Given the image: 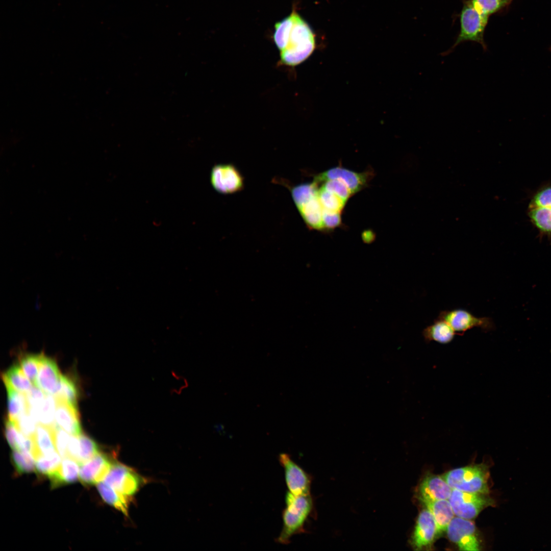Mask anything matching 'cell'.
Wrapping results in <instances>:
<instances>
[{"mask_svg": "<svg viewBox=\"0 0 551 551\" xmlns=\"http://www.w3.org/2000/svg\"><path fill=\"white\" fill-rule=\"evenodd\" d=\"M69 458H63L58 468L47 476L52 488L73 483L79 477L80 464Z\"/></svg>", "mask_w": 551, "mask_h": 551, "instance_id": "obj_18", "label": "cell"}, {"mask_svg": "<svg viewBox=\"0 0 551 551\" xmlns=\"http://www.w3.org/2000/svg\"><path fill=\"white\" fill-rule=\"evenodd\" d=\"M422 334L427 342L435 341L441 344L449 343L457 334L446 321L438 317L425 328Z\"/></svg>", "mask_w": 551, "mask_h": 551, "instance_id": "obj_20", "label": "cell"}, {"mask_svg": "<svg viewBox=\"0 0 551 551\" xmlns=\"http://www.w3.org/2000/svg\"><path fill=\"white\" fill-rule=\"evenodd\" d=\"M315 47V37L308 23L296 13L290 35L284 48L280 51L282 62L295 66L305 60Z\"/></svg>", "mask_w": 551, "mask_h": 551, "instance_id": "obj_2", "label": "cell"}, {"mask_svg": "<svg viewBox=\"0 0 551 551\" xmlns=\"http://www.w3.org/2000/svg\"><path fill=\"white\" fill-rule=\"evenodd\" d=\"M446 321L457 335H462L466 332L477 328L488 332L495 329L492 318L488 317H479L470 312L462 309L443 310L438 317Z\"/></svg>", "mask_w": 551, "mask_h": 551, "instance_id": "obj_6", "label": "cell"}, {"mask_svg": "<svg viewBox=\"0 0 551 551\" xmlns=\"http://www.w3.org/2000/svg\"><path fill=\"white\" fill-rule=\"evenodd\" d=\"M53 428L38 423L34 437L36 447V457L49 455L56 450L53 438Z\"/></svg>", "mask_w": 551, "mask_h": 551, "instance_id": "obj_24", "label": "cell"}, {"mask_svg": "<svg viewBox=\"0 0 551 551\" xmlns=\"http://www.w3.org/2000/svg\"><path fill=\"white\" fill-rule=\"evenodd\" d=\"M55 424L68 433L78 436L82 433L78 407L56 398Z\"/></svg>", "mask_w": 551, "mask_h": 551, "instance_id": "obj_15", "label": "cell"}, {"mask_svg": "<svg viewBox=\"0 0 551 551\" xmlns=\"http://www.w3.org/2000/svg\"><path fill=\"white\" fill-rule=\"evenodd\" d=\"M474 8L481 14L489 17L507 7L512 0H470Z\"/></svg>", "mask_w": 551, "mask_h": 551, "instance_id": "obj_31", "label": "cell"}, {"mask_svg": "<svg viewBox=\"0 0 551 551\" xmlns=\"http://www.w3.org/2000/svg\"><path fill=\"white\" fill-rule=\"evenodd\" d=\"M341 212L322 210V223L325 231H331L341 224Z\"/></svg>", "mask_w": 551, "mask_h": 551, "instance_id": "obj_40", "label": "cell"}, {"mask_svg": "<svg viewBox=\"0 0 551 551\" xmlns=\"http://www.w3.org/2000/svg\"><path fill=\"white\" fill-rule=\"evenodd\" d=\"M210 182L213 188L222 194H232L241 191L244 179L241 172L232 164H219L212 168Z\"/></svg>", "mask_w": 551, "mask_h": 551, "instance_id": "obj_8", "label": "cell"}, {"mask_svg": "<svg viewBox=\"0 0 551 551\" xmlns=\"http://www.w3.org/2000/svg\"><path fill=\"white\" fill-rule=\"evenodd\" d=\"M372 176L371 171L358 172L338 166L315 176L314 181L319 185L327 180H338L343 182L354 195L367 186Z\"/></svg>", "mask_w": 551, "mask_h": 551, "instance_id": "obj_10", "label": "cell"}, {"mask_svg": "<svg viewBox=\"0 0 551 551\" xmlns=\"http://www.w3.org/2000/svg\"><path fill=\"white\" fill-rule=\"evenodd\" d=\"M453 489L441 476L429 473L419 486L418 498L448 499Z\"/></svg>", "mask_w": 551, "mask_h": 551, "instance_id": "obj_16", "label": "cell"}, {"mask_svg": "<svg viewBox=\"0 0 551 551\" xmlns=\"http://www.w3.org/2000/svg\"><path fill=\"white\" fill-rule=\"evenodd\" d=\"M11 456L18 473H29L36 471L35 459L31 453L13 450Z\"/></svg>", "mask_w": 551, "mask_h": 551, "instance_id": "obj_28", "label": "cell"}, {"mask_svg": "<svg viewBox=\"0 0 551 551\" xmlns=\"http://www.w3.org/2000/svg\"><path fill=\"white\" fill-rule=\"evenodd\" d=\"M318 196L323 209L341 212L347 202L334 194L321 188H318Z\"/></svg>", "mask_w": 551, "mask_h": 551, "instance_id": "obj_33", "label": "cell"}, {"mask_svg": "<svg viewBox=\"0 0 551 551\" xmlns=\"http://www.w3.org/2000/svg\"><path fill=\"white\" fill-rule=\"evenodd\" d=\"M61 374L56 362L42 353L34 385L55 396L60 388Z\"/></svg>", "mask_w": 551, "mask_h": 551, "instance_id": "obj_14", "label": "cell"}, {"mask_svg": "<svg viewBox=\"0 0 551 551\" xmlns=\"http://www.w3.org/2000/svg\"><path fill=\"white\" fill-rule=\"evenodd\" d=\"M296 14V12L293 10L290 15L275 24L273 39L280 51L284 48L288 41Z\"/></svg>", "mask_w": 551, "mask_h": 551, "instance_id": "obj_26", "label": "cell"}, {"mask_svg": "<svg viewBox=\"0 0 551 551\" xmlns=\"http://www.w3.org/2000/svg\"><path fill=\"white\" fill-rule=\"evenodd\" d=\"M289 492L295 495L309 494L310 480L306 472L286 453L279 456Z\"/></svg>", "mask_w": 551, "mask_h": 551, "instance_id": "obj_11", "label": "cell"}, {"mask_svg": "<svg viewBox=\"0 0 551 551\" xmlns=\"http://www.w3.org/2000/svg\"><path fill=\"white\" fill-rule=\"evenodd\" d=\"M307 226L311 229L324 231L322 223L323 208L318 194L297 207Z\"/></svg>", "mask_w": 551, "mask_h": 551, "instance_id": "obj_19", "label": "cell"}, {"mask_svg": "<svg viewBox=\"0 0 551 551\" xmlns=\"http://www.w3.org/2000/svg\"><path fill=\"white\" fill-rule=\"evenodd\" d=\"M532 205L533 208H551V188H546L537 193L533 201Z\"/></svg>", "mask_w": 551, "mask_h": 551, "instance_id": "obj_41", "label": "cell"}, {"mask_svg": "<svg viewBox=\"0 0 551 551\" xmlns=\"http://www.w3.org/2000/svg\"><path fill=\"white\" fill-rule=\"evenodd\" d=\"M530 216L540 230L545 232H551V208H533L530 212Z\"/></svg>", "mask_w": 551, "mask_h": 551, "instance_id": "obj_35", "label": "cell"}, {"mask_svg": "<svg viewBox=\"0 0 551 551\" xmlns=\"http://www.w3.org/2000/svg\"><path fill=\"white\" fill-rule=\"evenodd\" d=\"M97 490L103 500L117 510L128 515L130 497L118 492L104 482L97 484Z\"/></svg>", "mask_w": 551, "mask_h": 551, "instance_id": "obj_22", "label": "cell"}, {"mask_svg": "<svg viewBox=\"0 0 551 551\" xmlns=\"http://www.w3.org/2000/svg\"><path fill=\"white\" fill-rule=\"evenodd\" d=\"M56 399L46 394L41 405L34 411H29L37 423L53 427L55 425Z\"/></svg>", "mask_w": 551, "mask_h": 551, "instance_id": "obj_23", "label": "cell"}, {"mask_svg": "<svg viewBox=\"0 0 551 551\" xmlns=\"http://www.w3.org/2000/svg\"><path fill=\"white\" fill-rule=\"evenodd\" d=\"M104 482L121 494L130 497L135 494L142 485V479L130 468L113 463Z\"/></svg>", "mask_w": 551, "mask_h": 551, "instance_id": "obj_9", "label": "cell"}, {"mask_svg": "<svg viewBox=\"0 0 551 551\" xmlns=\"http://www.w3.org/2000/svg\"><path fill=\"white\" fill-rule=\"evenodd\" d=\"M42 354H26L19 359L20 366L34 385L37 377Z\"/></svg>", "mask_w": 551, "mask_h": 551, "instance_id": "obj_30", "label": "cell"}, {"mask_svg": "<svg viewBox=\"0 0 551 551\" xmlns=\"http://www.w3.org/2000/svg\"><path fill=\"white\" fill-rule=\"evenodd\" d=\"M53 434L57 452L61 457H67L69 435L67 432L56 424L53 428Z\"/></svg>", "mask_w": 551, "mask_h": 551, "instance_id": "obj_38", "label": "cell"}, {"mask_svg": "<svg viewBox=\"0 0 551 551\" xmlns=\"http://www.w3.org/2000/svg\"><path fill=\"white\" fill-rule=\"evenodd\" d=\"M549 50L551 52V46L549 47Z\"/></svg>", "mask_w": 551, "mask_h": 551, "instance_id": "obj_44", "label": "cell"}, {"mask_svg": "<svg viewBox=\"0 0 551 551\" xmlns=\"http://www.w3.org/2000/svg\"><path fill=\"white\" fill-rule=\"evenodd\" d=\"M433 516L437 525L438 534L446 532L455 514L448 499H419Z\"/></svg>", "mask_w": 551, "mask_h": 551, "instance_id": "obj_17", "label": "cell"}, {"mask_svg": "<svg viewBox=\"0 0 551 551\" xmlns=\"http://www.w3.org/2000/svg\"><path fill=\"white\" fill-rule=\"evenodd\" d=\"M15 421L19 431L23 434L32 438L34 437L38 424L28 409L21 413Z\"/></svg>", "mask_w": 551, "mask_h": 551, "instance_id": "obj_36", "label": "cell"}, {"mask_svg": "<svg viewBox=\"0 0 551 551\" xmlns=\"http://www.w3.org/2000/svg\"><path fill=\"white\" fill-rule=\"evenodd\" d=\"M441 477L453 489L470 493H489V472L486 464L481 463L455 468Z\"/></svg>", "mask_w": 551, "mask_h": 551, "instance_id": "obj_3", "label": "cell"}, {"mask_svg": "<svg viewBox=\"0 0 551 551\" xmlns=\"http://www.w3.org/2000/svg\"><path fill=\"white\" fill-rule=\"evenodd\" d=\"M318 188V184L314 181L310 183L299 184L291 188V196L296 207L317 195Z\"/></svg>", "mask_w": 551, "mask_h": 551, "instance_id": "obj_27", "label": "cell"}, {"mask_svg": "<svg viewBox=\"0 0 551 551\" xmlns=\"http://www.w3.org/2000/svg\"><path fill=\"white\" fill-rule=\"evenodd\" d=\"M68 457L78 462L80 454V442L78 436L71 435L70 436L68 448Z\"/></svg>", "mask_w": 551, "mask_h": 551, "instance_id": "obj_42", "label": "cell"}, {"mask_svg": "<svg viewBox=\"0 0 551 551\" xmlns=\"http://www.w3.org/2000/svg\"><path fill=\"white\" fill-rule=\"evenodd\" d=\"M448 539L461 550L478 551L481 549L476 527L471 520L454 516L446 530Z\"/></svg>", "mask_w": 551, "mask_h": 551, "instance_id": "obj_7", "label": "cell"}, {"mask_svg": "<svg viewBox=\"0 0 551 551\" xmlns=\"http://www.w3.org/2000/svg\"><path fill=\"white\" fill-rule=\"evenodd\" d=\"M488 494L453 489L448 500L455 516L471 520L485 508L494 505V500Z\"/></svg>", "mask_w": 551, "mask_h": 551, "instance_id": "obj_5", "label": "cell"}, {"mask_svg": "<svg viewBox=\"0 0 551 551\" xmlns=\"http://www.w3.org/2000/svg\"><path fill=\"white\" fill-rule=\"evenodd\" d=\"M285 504L282 530L276 539L282 544H289L291 537L302 531L312 508L309 494L295 495L289 491L285 496Z\"/></svg>", "mask_w": 551, "mask_h": 551, "instance_id": "obj_1", "label": "cell"}, {"mask_svg": "<svg viewBox=\"0 0 551 551\" xmlns=\"http://www.w3.org/2000/svg\"><path fill=\"white\" fill-rule=\"evenodd\" d=\"M375 238V236L373 233L371 231H366L364 232L362 235V239L363 241L366 243H370L372 242Z\"/></svg>", "mask_w": 551, "mask_h": 551, "instance_id": "obj_43", "label": "cell"}, {"mask_svg": "<svg viewBox=\"0 0 551 551\" xmlns=\"http://www.w3.org/2000/svg\"><path fill=\"white\" fill-rule=\"evenodd\" d=\"M320 187L333 193L346 202L353 195L348 187L338 180H327L321 183Z\"/></svg>", "mask_w": 551, "mask_h": 551, "instance_id": "obj_37", "label": "cell"}, {"mask_svg": "<svg viewBox=\"0 0 551 551\" xmlns=\"http://www.w3.org/2000/svg\"><path fill=\"white\" fill-rule=\"evenodd\" d=\"M80 442L79 464L84 463L98 454V444L92 438L82 433L78 435Z\"/></svg>", "mask_w": 551, "mask_h": 551, "instance_id": "obj_34", "label": "cell"}, {"mask_svg": "<svg viewBox=\"0 0 551 551\" xmlns=\"http://www.w3.org/2000/svg\"><path fill=\"white\" fill-rule=\"evenodd\" d=\"M61 457L56 451L49 455L37 456L35 458L36 471L40 474L48 475L59 466Z\"/></svg>", "mask_w": 551, "mask_h": 551, "instance_id": "obj_32", "label": "cell"}, {"mask_svg": "<svg viewBox=\"0 0 551 551\" xmlns=\"http://www.w3.org/2000/svg\"><path fill=\"white\" fill-rule=\"evenodd\" d=\"M463 7L460 15V31L453 45L441 54L442 56L449 55L459 44L466 41L479 43L484 52L487 50L484 36L489 17L479 12L470 0H462Z\"/></svg>", "mask_w": 551, "mask_h": 551, "instance_id": "obj_4", "label": "cell"}, {"mask_svg": "<svg viewBox=\"0 0 551 551\" xmlns=\"http://www.w3.org/2000/svg\"><path fill=\"white\" fill-rule=\"evenodd\" d=\"M55 397L78 407V390L73 380L67 375L61 374L60 388Z\"/></svg>", "mask_w": 551, "mask_h": 551, "instance_id": "obj_29", "label": "cell"}, {"mask_svg": "<svg viewBox=\"0 0 551 551\" xmlns=\"http://www.w3.org/2000/svg\"><path fill=\"white\" fill-rule=\"evenodd\" d=\"M5 386L20 392L27 393L33 386V383L26 375L19 364L15 363L2 374Z\"/></svg>", "mask_w": 551, "mask_h": 551, "instance_id": "obj_21", "label": "cell"}, {"mask_svg": "<svg viewBox=\"0 0 551 551\" xmlns=\"http://www.w3.org/2000/svg\"><path fill=\"white\" fill-rule=\"evenodd\" d=\"M5 436L12 449L16 450L21 432L14 420L7 417L5 421Z\"/></svg>", "mask_w": 551, "mask_h": 551, "instance_id": "obj_39", "label": "cell"}, {"mask_svg": "<svg viewBox=\"0 0 551 551\" xmlns=\"http://www.w3.org/2000/svg\"><path fill=\"white\" fill-rule=\"evenodd\" d=\"M7 393L8 417L15 421L28 409L26 394L8 386H5Z\"/></svg>", "mask_w": 551, "mask_h": 551, "instance_id": "obj_25", "label": "cell"}, {"mask_svg": "<svg viewBox=\"0 0 551 551\" xmlns=\"http://www.w3.org/2000/svg\"><path fill=\"white\" fill-rule=\"evenodd\" d=\"M113 464L106 455L99 453L88 461L79 464V479L85 485L97 484L104 480Z\"/></svg>", "mask_w": 551, "mask_h": 551, "instance_id": "obj_13", "label": "cell"}, {"mask_svg": "<svg viewBox=\"0 0 551 551\" xmlns=\"http://www.w3.org/2000/svg\"><path fill=\"white\" fill-rule=\"evenodd\" d=\"M436 521L426 508L419 514L412 536L413 547L416 550L430 547L438 536Z\"/></svg>", "mask_w": 551, "mask_h": 551, "instance_id": "obj_12", "label": "cell"}]
</instances>
